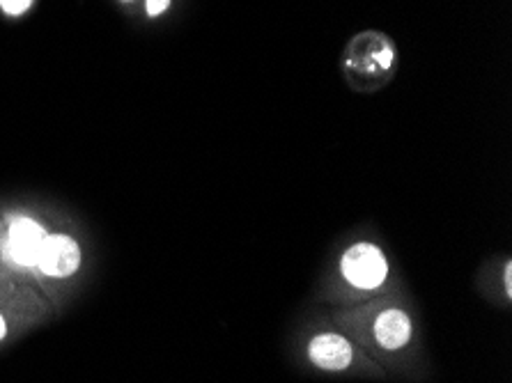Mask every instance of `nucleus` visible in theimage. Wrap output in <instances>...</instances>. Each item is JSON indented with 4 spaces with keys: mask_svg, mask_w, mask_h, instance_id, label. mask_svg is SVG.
<instances>
[{
    "mask_svg": "<svg viewBox=\"0 0 512 383\" xmlns=\"http://www.w3.org/2000/svg\"><path fill=\"white\" fill-rule=\"evenodd\" d=\"M340 271H343L345 280L356 289H377L384 285L389 278V262L382 250L372 244H356L347 248L340 262Z\"/></svg>",
    "mask_w": 512,
    "mask_h": 383,
    "instance_id": "obj_1",
    "label": "nucleus"
},
{
    "mask_svg": "<svg viewBox=\"0 0 512 383\" xmlns=\"http://www.w3.org/2000/svg\"><path fill=\"white\" fill-rule=\"evenodd\" d=\"M46 232L42 225H37L30 218H14L7 237L0 250H5V257L19 267H37Z\"/></svg>",
    "mask_w": 512,
    "mask_h": 383,
    "instance_id": "obj_2",
    "label": "nucleus"
},
{
    "mask_svg": "<svg viewBox=\"0 0 512 383\" xmlns=\"http://www.w3.org/2000/svg\"><path fill=\"white\" fill-rule=\"evenodd\" d=\"M81 248L74 239L65 234H46L40 257H37V269L51 278H67L79 269Z\"/></svg>",
    "mask_w": 512,
    "mask_h": 383,
    "instance_id": "obj_3",
    "label": "nucleus"
},
{
    "mask_svg": "<svg viewBox=\"0 0 512 383\" xmlns=\"http://www.w3.org/2000/svg\"><path fill=\"white\" fill-rule=\"evenodd\" d=\"M310 363L327 372H343L354 361V347L343 335L320 333L308 345Z\"/></svg>",
    "mask_w": 512,
    "mask_h": 383,
    "instance_id": "obj_4",
    "label": "nucleus"
},
{
    "mask_svg": "<svg viewBox=\"0 0 512 383\" xmlns=\"http://www.w3.org/2000/svg\"><path fill=\"white\" fill-rule=\"evenodd\" d=\"M372 335H375L379 347L389 351L407 347L411 340V317L400 308L379 312L375 324H372Z\"/></svg>",
    "mask_w": 512,
    "mask_h": 383,
    "instance_id": "obj_5",
    "label": "nucleus"
},
{
    "mask_svg": "<svg viewBox=\"0 0 512 383\" xmlns=\"http://www.w3.org/2000/svg\"><path fill=\"white\" fill-rule=\"evenodd\" d=\"M33 3L35 0H0V7H3V12L10 14V17H19V14L26 12Z\"/></svg>",
    "mask_w": 512,
    "mask_h": 383,
    "instance_id": "obj_6",
    "label": "nucleus"
},
{
    "mask_svg": "<svg viewBox=\"0 0 512 383\" xmlns=\"http://www.w3.org/2000/svg\"><path fill=\"white\" fill-rule=\"evenodd\" d=\"M170 0H147V14L150 17H159V14H164L168 10Z\"/></svg>",
    "mask_w": 512,
    "mask_h": 383,
    "instance_id": "obj_7",
    "label": "nucleus"
},
{
    "mask_svg": "<svg viewBox=\"0 0 512 383\" xmlns=\"http://www.w3.org/2000/svg\"><path fill=\"white\" fill-rule=\"evenodd\" d=\"M503 283H506V292L510 296L512 294V267H510V262L506 264V269H503Z\"/></svg>",
    "mask_w": 512,
    "mask_h": 383,
    "instance_id": "obj_8",
    "label": "nucleus"
},
{
    "mask_svg": "<svg viewBox=\"0 0 512 383\" xmlns=\"http://www.w3.org/2000/svg\"><path fill=\"white\" fill-rule=\"evenodd\" d=\"M7 335V324H5V319H3V315H0V340H3Z\"/></svg>",
    "mask_w": 512,
    "mask_h": 383,
    "instance_id": "obj_9",
    "label": "nucleus"
}]
</instances>
